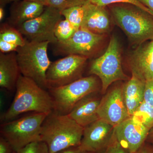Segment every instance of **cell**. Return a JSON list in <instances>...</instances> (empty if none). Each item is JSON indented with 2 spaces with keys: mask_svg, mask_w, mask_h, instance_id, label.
I'll use <instances>...</instances> for the list:
<instances>
[{
  "mask_svg": "<svg viewBox=\"0 0 153 153\" xmlns=\"http://www.w3.org/2000/svg\"><path fill=\"white\" fill-rule=\"evenodd\" d=\"M10 106L1 116L2 123L15 119L20 115L33 112L49 113L53 110V100L48 91L33 79L21 75Z\"/></svg>",
  "mask_w": 153,
  "mask_h": 153,
  "instance_id": "6da1fadb",
  "label": "cell"
},
{
  "mask_svg": "<svg viewBox=\"0 0 153 153\" xmlns=\"http://www.w3.org/2000/svg\"><path fill=\"white\" fill-rule=\"evenodd\" d=\"M84 128L68 114L52 111L41 127V141L48 146L49 153H57L69 148L79 146Z\"/></svg>",
  "mask_w": 153,
  "mask_h": 153,
  "instance_id": "7a4b0ae2",
  "label": "cell"
},
{
  "mask_svg": "<svg viewBox=\"0 0 153 153\" xmlns=\"http://www.w3.org/2000/svg\"><path fill=\"white\" fill-rule=\"evenodd\" d=\"M113 4L110 10L114 19L133 44L153 40L152 15L130 4Z\"/></svg>",
  "mask_w": 153,
  "mask_h": 153,
  "instance_id": "3957f363",
  "label": "cell"
},
{
  "mask_svg": "<svg viewBox=\"0 0 153 153\" xmlns=\"http://www.w3.org/2000/svg\"><path fill=\"white\" fill-rule=\"evenodd\" d=\"M49 42L30 41L16 51L21 74L33 79L39 86L48 90L46 74L52 62L47 53Z\"/></svg>",
  "mask_w": 153,
  "mask_h": 153,
  "instance_id": "277c9868",
  "label": "cell"
},
{
  "mask_svg": "<svg viewBox=\"0 0 153 153\" xmlns=\"http://www.w3.org/2000/svg\"><path fill=\"white\" fill-rule=\"evenodd\" d=\"M49 113L33 112L2 123L0 128L1 136L10 143L16 152L31 143L41 141V127Z\"/></svg>",
  "mask_w": 153,
  "mask_h": 153,
  "instance_id": "5b68a950",
  "label": "cell"
},
{
  "mask_svg": "<svg viewBox=\"0 0 153 153\" xmlns=\"http://www.w3.org/2000/svg\"><path fill=\"white\" fill-rule=\"evenodd\" d=\"M88 72L100 79L103 93L114 82L128 79L122 66L120 46L116 37L113 36L111 38L103 55L92 60Z\"/></svg>",
  "mask_w": 153,
  "mask_h": 153,
  "instance_id": "8992f818",
  "label": "cell"
},
{
  "mask_svg": "<svg viewBox=\"0 0 153 153\" xmlns=\"http://www.w3.org/2000/svg\"><path fill=\"white\" fill-rule=\"evenodd\" d=\"M99 82L95 75L82 77L67 85L51 88L48 91L53 102V111L68 114L75 104L83 97L96 92Z\"/></svg>",
  "mask_w": 153,
  "mask_h": 153,
  "instance_id": "52a82bcc",
  "label": "cell"
},
{
  "mask_svg": "<svg viewBox=\"0 0 153 153\" xmlns=\"http://www.w3.org/2000/svg\"><path fill=\"white\" fill-rule=\"evenodd\" d=\"M60 11L46 6L44 12L37 18L25 22L17 28L27 40L35 42H49L55 45L57 43L55 30L62 20Z\"/></svg>",
  "mask_w": 153,
  "mask_h": 153,
  "instance_id": "ba28073f",
  "label": "cell"
},
{
  "mask_svg": "<svg viewBox=\"0 0 153 153\" xmlns=\"http://www.w3.org/2000/svg\"><path fill=\"white\" fill-rule=\"evenodd\" d=\"M87 57L67 55L52 62L46 74L48 89L67 85L82 77Z\"/></svg>",
  "mask_w": 153,
  "mask_h": 153,
  "instance_id": "9c48e42d",
  "label": "cell"
},
{
  "mask_svg": "<svg viewBox=\"0 0 153 153\" xmlns=\"http://www.w3.org/2000/svg\"><path fill=\"white\" fill-rule=\"evenodd\" d=\"M103 38L104 35L95 34L79 28L68 40L58 41L54 45V54L66 56L78 55L88 59L97 52Z\"/></svg>",
  "mask_w": 153,
  "mask_h": 153,
  "instance_id": "30bf717a",
  "label": "cell"
},
{
  "mask_svg": "<svg viewBox=\"0 0 153 153\" xmlns=\"http://www.w3.org/2000/svg\"><path fill=\"white\" fill-rule=\"evenodd\" d=\"M98 114L100 119L114 127L130 117L124 98L123 87H114L101 99Z\"/></svg>",
  "mask_w": 153,
  "mask_h": 153,
  "instance_id": "8fae6325",
  "label": "cell"
},
{
  "mask_svg": "<svg viewBox=\"0 0 153 153\" xmlns=\"http://www.w3.org/2000/svg\"><path fill=\"white\" fill-rule=\"evenodd\" d=\"M114 131V127L100 119L84 128L78 148L85 152L98 153L109 146Z\"/></svg>",
  "mask_w": 153,
  "mask_h": 153,
  "instance_id": "7c38bea8",
  "label": "cell"
},
{
  "mask_svg": "<svg viewBox=\"0 0 153 153\" xmlns=\"http://www.w3.org/2000/svg\"><path fill=\"white\" fill-rule=\"evenodd\" d=\"M149 132V129L130 117L115 127L114 135L126 152L134 153L145 143Z\"/></svg>",
  "mask_w": 153,
  "mask_h": 153,
  "instance_id": "4fadbf2b",
  "label": "cell"
},
{
  "mask_svg": "<svg viewBox=\"0 0 153 153\" xmlns=\"http://www.w3.org/2000/svg\"><path fill=\"white\" fill-rule=\"evenodd\" d=\"M128 64L133 76L145 83L153 79V40L140 45L130 56Z\"/></svg>",
  "mask_w": 153,
  "mask_h": 153,
  "instance_id": "5bb4252c",
  "label": "cell"
},
{
  "mask_svg": "<svg viewBox=\"0 0 153 153\" xmlns=\"http://www.w3.org/2000/svg\"><path fill=\"white\" fill-rule=\"evenodd\" d=\"M91 93L80 100L68 115L79 125L86 126L100 119L98 109L101 99Z\"/></svg>",
  "mask_w": 153,
  "mask_h": 153,
  "instance_id": "9a60e30c",
  "label": "cell"
},
{
  "mask_svg": "<svg viewBox=\"0 0 153 153\" xmlns=\"http://www.w3.org/2000/svg\"><path fill=\"white\" fill-rule=\"evenodd\" d=\"M80 28L99 35L108 33L111 28V22L106 7L96 5L90 2L85 19Z\"/></svg>",
  "mask_w": 153,
  "mask_h": 153,
  "instance_id": "2e32d148",
  "label": "cell"
},
{
  "mask_svg": "<svg viewBox=\"0 0 153 153\" xmlns=\"http://www.w3.org/2000/svg\"><path fill=\"white\" fill-rule=\"evenodd\" d=\"M21 74L16 52L0 53V86L9 91L16 89Z\"/></svg>",
  "mask_w": 153,
  "mask_h": 153,
  "instance_id": "e0dca14e",
  "label": "cell"
},
{
  "mask_svg": "<svg viewBox=\"0 0 153 153\" xmlns=\"http://www.w3.org/2000/svg\"><path fill=\"white\" fill-rule=\"evenodd\" d=\"M11 9L8 24L15 27L37 18L44 12L46 6L28 0L14 3Z\"/></svg>",
  "mask_w": 153,
  "mask_h": 153,
  "instance_id": "ac0fdd59",
  "label": "cell"
},
{
  "mask_svg": "<svg viewBox=\"0 0 153 153\" xmlns=\"http://www.w3.org/2000/svg\"><path fill=\"white\" fill-rule=\"evenodd\" d=\"M145 85V82L132 75L123 87L124 98L131 117L144 101Z\"/></svg>",
  "mask_w": 153,
  "mask_h": 153,
  "instance_id": "d6986e66",
  "label": "cell"
},
{
  "mask_svg": "<svg viewBox=\"0 0 153 153\" xmlns=\"http://www.w3.org/2000/svg\"><path fill=\"white\" fill-rule=\"evenodd\" d=\"M89 3L88 0L83 4L65 9L60 11V13L74 27L79 29L85 19Z\"/></svg>",
  "mask_w": 153,
  "mask_h": 153,
  "instance_id": "ffe728a7",
  "label": "cell"
},
{
  "mask_svg": "<svg viewBox=\"0 0 153 153\" xmlns=\"http://www.w3.org/2000/svg\"><path fill=\"white\" fill-rule=\"evenodd\" d=\"M0 40L16 44L19 47L24 46L26 41V38L17 28L7 23L1 25Z\"/></svg>",
  "mask_w": 153,
  "mask_h": 153,
  "instance_id": "44dd1931",
  "label": "cell"
},
{
  "mask_svg": "<svg viewBox=\"0 0 153 153\" xmlns=\"http://www.w3.org/2000/svg\"><path fill=\"white\" fill-rule=\"evenodd\" d=\"M131 117L150 131L153 128V106L145 101L137 108Z\"/></svg>",
  "mask_w": 153,
  "mask_h": 153,
  "instance_id": "7402d4cb",
  "label": "cell"
},
{
  "mask_svg": "<svg viewBox=\"0 0 153 153\" xmlns=\"http://www.w3.org/2000/svg\"><path fill=\"white\" fill-rule=\"evenodd\" d=\"M77 30L67 20L62 19L55 28V36L58 42L66 41L72 37Z\"/></svg>",
  "mask_w": 153,
  "mask_h": 153,
  "instance_id": "603a6c76",
  "label": "cell"
},
{
  "mask_svg": "<svg viewBox=\"0 0 153 153\" xmlns=\"http://www.w3.org/2000/svg\"><path fill=\"white\" fill-rule=\"evenodd\" d=\"M91 3L102 7H106L107 6L116 4H128L137 6L142 9L153 16V13L151 10L144 5L139 0H88Z\"/></svg>",
  "mask_w": 153,
  "mask_h": 153,
  "instance_id": "cb8c5ba5",
  "label": "cell"
},
{
  "mask_svg": "<svg viewBox=\"0 0 153 153\" xmlns=\"http://www.w3.org/2000/svg\"><path fill=\"white\" fill-rule=\"evenodd\" d=\"M88 0H48L47 6L61 11L68 8L81 5Z\"/></svg>",
  "mask_w": 153,
  "mask_h": 153,
  "instance_id": "d4e9b609",
  "label": "cell"
},
{
  "mask_svg": "<svg viewBox=\"0 0 153 153\" xmlns=\"http://www.w3.org/2000/svg\"><path fill=\"white\" fill-rule=\"evenodd\" d=\"M16 152L17 153H50L47 145L42 141L31 143Z\"/></svg>",
  "mask_w": 153,
  "mask_h": 153,
  "instance_id": "484cf974",
  "label": "cell"
},
{
  "mask_svg": "<svg viewBox=\"0 0 153 153\" xmlns=\"http://www.w3.org/2000/svg\"><path fill=\"white\" fill-rule=\"evenodd\" d=\"M104 153H126V151L118 142L114 134L112 140Z\"/></svg>",
  "mask_w": 153,
  "mask_h": 153,
  "instance_id": "4316f807",
  "label": "cell"
},
{
  "mask_svg": "<svg viewBox=\"0 0 153 153\" xmlns=\"http://www.w3.org/2000/svg\"><path fill=\"white\" fill-rule=\"evenodd\" d=\"M144 101L153 106V79L146 82Z\"/></svg>",
  "mask_w": 153,
  "mask_h": 153,
  "instance_id": "83f0119b",
  "label": "cell"
},
{
  "mask_svg": "<svg viewBox=\"0 0 153 153\" xmlns=\"http://www.w3.org/2000/svg\"><path fill=\"white\" fill-rule=\"evenodd\" d=\"M19 46L6 41L0 40V50L2 53H7L16 52L19 48Z\"/></svg>",
  "mask_w": 153,
  "mask_h": 153,
  "instance_id": "f1b7e54d",
  "label": "cell"
},
{
  "mask_svg": "<svg viewBox=\"0 0 153 153\" xmlns=\"http://www.w3.org/2000/svg\"><path fill=\"white\" fill-rule=\"evenodd\" d=\"M14 151L10 143L3 137H0V153H11Z\"/></svg>",
  "mask_w": 153,
  "mask_h": 153,
  "instance_id": "f546056e",
  "label": "cell"
},
{
  "mask_svg": "<svg viewBox=\"0 0 153 153\" xmlns=\"http://www.w3.org/2000/svg\"><path fill=\"white\" fill-rule=\"evenodd\" d=\"M134 153H153V147L144 143Z\"/></svg>",
  "mask_w": 153,
  "mask_h": 153,
  "instance_id": "4dcf8cb0",
  "label": "cell"
},
{
  "mask_svg": "<svg viewBox=\"0 0 153 153\" xmlns=\"http://www.w3.org/2000/svg\"><path fill=\"white\" fill-rule=\"evenodd\" d=\"M57 153H93L81 150L78 147H74L66 149Z\"/></svg>",
  "mask_w": 153,
  "mask_h": 153,
  "instance_id": "1f68e13d",
  "label": "cell"
},
{
  "mask_svg": "<svg viewBox=\"0 0 153 153\" xmlns=\"http://www.w3.org/2000/svg\"><path fill=\"white\" fill-rule=\"evenodd\" d=\"M144 5L151 10L153 13V0H139Z\"/></svg>",
  "mask_w": 153,
  "mask_h": 153,
  "instance_id": "d6a6232c",
  "label": "cell"
},
{
  "mask_svg": "<svg viewBox=\"0 0 153 153\" xmlns=\"http://www.w3.org/2000/svg\"><path fill=\"white\" fill-rule=\"evenodd\" d=\"M19 0H0V4L1 7H4V6L6 5L7 4L12 2H16L19 1Z\"/></svg>",
  "mask_w": 153,
  "mask_h": 153,
  "instance_id": "836d02e7",
  "label": "cell"
},
{
  "mask_svg": "<svg viewBox=\"0 0 153 153\" xmlns=\"http://www.w3.org/2000/svg\"><path fill=\"white\" fill-rule=\"evenodd\" d=\"M28 1L41 3V4H43L45 6H47V1H48V0H28Z\"/></svg>",
  "mask_w": 153,
  "mask_h": 153,
  "instance_id": "e575fe53",
  "label": "cell"
},
{
  "mask_svg": "<svg viewBox=\"0 0 153 153\" xmlns=\"http://www.w3.org/2000/svg\"><path fill=\"white\" fill-rule=\"evenodd\" d=\"M4 16V11L3 7H0V21H2Z\"/></svg>",
  "mask_w": 153,
  "mask_h": 153,
  "instance_id": "d590c367",
  "label": "cell"
},
{
  "mask_svg": "<svg viewBox=\"0 0 153 153\" xmlns=\"http://www.w3.org/2000/svg\"><path fill=\"white\" fill-rule=\"evenodd\" d=\"M149 136L150 140L151 141L153 142V130L151 131V132H149V135H148V137Z\"/></svg>",
  "mask_w": 153,
  "mask_h": 153,
  "instance_id": "8d00e7d4",
  "label": "cell"
},
{
  "mask_svg": "<svg viewBox=\"0 0 153 153\" xmlns=\"http://www.w3.org/2000/svg\"><path fill=\"white\" fill-rule=\"evenodd\" d=\"M11 153H17L16 152V151H13V152Z\"/></svg>",
  "mask_w": 153,
  "mask_h": 153,
  "instance_id": "74e56055",
  "label": "cell"
}]
</instances>
